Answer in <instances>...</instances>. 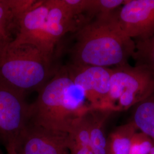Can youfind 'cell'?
Segmentation results:
<instances>
[{"instance_id": "obj_1", "label": "cell", "mask_w": 154, "mask_h": 154, "mask_svg": "<svg viewBox=\"0 0 154 154\" xmlns=\"http://www.w3.org/2000/svg\"><path fill=\"white\" fill-rule=\"evenodd\" d=\"M88 109L84 91L72 82L67 67H63L55 72L29 105L28 122L68 134L74 121Z\"/></svg>"}, {"instance_id": "obj_2", "label": "cell", "mask_w": 154, "mask_h": 154, "mask_svg": "<svg viewBox=\"0 0 154 154\" xmlns=\"http://www.w3.org/2000/svg\"><path fill=\"white\" fill-rule=\"evenodd\" d=\"M110 14L95 17L77 31L72 63L108 68L127 63L135 42L122 33Z\"/></svg>"}, {"instance_id": "obj_3", "label": "cell", "mask_w": 154, "mask_h": 154, "mask_svg": "<svg viewBox=\"0 0 154 154\" xmlns=\"http://www.w3.org/2000/svg\"><path fill=\"white\" fill-rule=\"evenodd\" d=\"M52 59L32 45L0 47V79L22 93L39 91L53 73ZM56 72V71H55Z\"/></svg>"}, {"instance_id": "obj_4", "label": "cell", "mask_w": 154, "mask_h": 154, "mask_svg": "<svg viewBox=\"0 0 154 154\" xmlns=\"http://www.w3.org/2000/svg\"><path fill=\"white\" fill-rule=\"evenodd\" d=\"M154 93V77L146 68L128 63L112 68L107 109L128 110Z\"/></svg>"}, {"instance_id": "obj_5", "label": "cell", "mask_w": 154, "mask_h": 154, "mask_svg": "<svg viewBox=\"0 0 154 154\" xmlns=\"http://www.w3.org/2000/svg\"><path fill=\"white\" fill-rule=\"evenodd\" d=\"M25 96L0 79V141L6 151L16 149L29 122V105Z\"/></svg>"}, {"instance_id": "obj_6", "label": "cell", "mask_w": 154, "mask_h": 154, "mask_svg": "<svg viewBox=\"0 0 154 154\" xmlns=\"http://www.w3.org/2000/svg\"><path fill=\"white\" fill-rule=\"evenodd\" d=\"M110 16L122 33L132 39L154 34V0H126Z\"/></svg>"}, {"instance_id": "obj_7", "label": "cell", "mask_w": 154, "mask_h": 154, "mask_svg": "<svg viewBox=\"0 0 154 154\" xmlns=\"http://www.w3.org/2000/svg\"><path fill=\"white\" fill-rule=\"evenodd\" d=\"M66 67L72 82L84 90L90 108L108 110L112 68L72 63Z\"/></svg>"}, {"instance_id": "obj_8", "label": "cell", "mask_w": 154, "mask_h": 154, "mask_svg": "<svg viewBox=\"0 0 154 154\" xmlns=\"http://www.w3.org/2000/svg\"><path fill=\"white\" fill-rule=\"evenodd\" d=\"M49 11L38 49L53 58L55 46L66 33L77 32L85 23L78 21L61 0H48Z\"/></svg>"}, {"instance_id": "obj_9", "label": "cell", "mask_w": 154, "mask_h": 154, "mask_svg": "<svg viewBox=\"0 0 154 154\" xmlns=\"http://www.w3.org/2000/svg\"><path fill=\"white\" fill-rule=\"evenodd\" d=\"M20 154H71L69 134L28 122L17 145Z\"/></svg>"}, {"instance_id": "obj_10", "label": "cell", "mask_w": 154, "mask_h": 154, "mask_svg": "<svg viewBox=\"0 0 154 154\" xmlns=\"http://www.w3.org/2000/svg\"><path fill=\"white\" fill-rule=\"evenodd\" d=\"M48 11V0L36 1L27 11L17 17L16 20V35L9 42V44L13 46L32 45L37 48Z\"/></svg>"}, {"instance_id": "obj_11", "label": "cell", "mask_w": 154, "mask_h": 154, "mask_svg": "<svg viewBox=\"0 0 154 154\" xmlns=\"http://www.w3.org/2000/svg\"><path fill=\"white\" fill-rule=\"evenodd\" d=\"M113 112L102 109H90L87 112L91 148L95 154H106L107 136L105 126L109 117Z\"/></svg>"}, {"instance_id": "obj_12", "label": "cell", "mask_w": 154, "mask_h": 154, "mask_svg": "<svg viewBox=\"0 0 154 154\" xmlns=\"http://www.w3.org/2000/svg\"><path fill=\"white\" fill-rule=\"evenodd\" d=\"M131 122L154 141V93L134 106Z\"/></svg>"}, {"instance_id": "obj_13", "label": "cell", "mask_w": 154, "mask_h": 154, "mask_svg": "<svg viewBox=\"0 0 154 154\" xmlns=\"http://www.w3.org/2000/svg\"><path fill=\"white\" fill-rule=\"evenodd\" d=\"M137 131L131 121L116 128L107 136L106 154H130L131 140Z\"/></svg>"}, {"instance_id": "obj_14", "label": "cell", "mask_w": 154, "mask_h": 154, "mask_svg": "<svg viewBox=\"0 0 154 154\" xmlns=\"http://www.w3.org/2000/svg\"><path fill=\"white\" fill-rule=\"evenodd\" d=\"M132 57L136 66L146 68L154 77V34L148 38L137 40Z\"/></svg>"}, {"instance_id": "obj_15", "label": "cell", "mask_w": 154, "mask_h": 154, "mask_svg": "<svg viewBox=\"0 0 154 154\" xmlns=\"http://www.w3.org/2000/svg\"><path fill=\"white\" fill-rule=\"evenodd\" d=\"M16 26L15 18L8 0H0V32L10 42L11 31Z\"/></svg>"}, {"instance_id": "obj_16", "label": "cell", "mask_w": 154, "mask_h": 154, "mask_svg": "<svg viewBox=\"0 0 154 154\" xmlns=\"http://www.w3.org/2000/svg\"><path fill=\"white\" fill-rule=\"evenodd\" d=\"M69 147L71 154H95L91 147L79 145L69 137Z\"/></svg>"}, {"instance_id": "obj_17", "label": "cell", "mask_w": 154, "mask_h": 154, "mask_svg": "<svg viewBox=\"0 0 154 154\" xmlns=\"http://www.w3.org/2000/svg\"><path fill=\"white\" fill-rule=\"evenodd\" d=\"M8 42H10V41L6 38L4 35L2 34V33L0 32V47L2 46L3 45H5Z\"/></svg>"}, {"instance_id": "obj_18", "label": "cell", "mask_w": 154, "mask_h": 154, "mask_svg": "<svg viewBox=\"0 0 154 154\" xmlns=\"http://www.w3.org/2000/svg\"><path fill=\"white\" fill-rule=\"evenodd\" d=\"M7 154H14V149H11L7 151Z\"/></svg>"}, {"instance_id": "obj_19", "label": "cell", "mask_w": 154, "mask_h": 154, "mask_svg": "<svg viewBox=\"0 0 154 154\" xmlns=\"http://www.w3.org/2000/svg\"><path fill=\"white\" fill-rule=\"evenodd\" d=\"M151 154H154V143H153V146H152V149H151Z\"/></svg>"}, {"instance_id": "obj_20", "label": "cell", "mask_w": 154, "mask_h": 154, "mask_svg": "<svg viewBox=\"0 0 154 154\" xmlns=\"http://www.w3.org/2000/svg\"><path fill=\"white\" fill-rule=\"evenodd\" d=\"M14 154H19V153H18V152H17L16 151V150H15V149H14Z\"/></svg>"}]
</instances>
